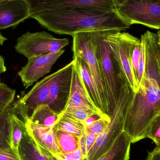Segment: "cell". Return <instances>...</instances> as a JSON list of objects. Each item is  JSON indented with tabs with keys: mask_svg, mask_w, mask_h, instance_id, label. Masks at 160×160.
Returning <instances> with one entry per match:
<instances>
[{
	"mask_svg": "<svg viewBox=\"0 0 160 160\" xmlns=\"http://www.w3.org/2000/svg\"><path fill=\"white\" fill-rule=\"evenodd\" d=\"M59 116L60 115L52 111L48 104H44L38 107L29 119L35 124L53 128Z\"/></svg>",
	"mask_w": 160,
	"mask_h": 160,
	"instance_id": "7402d4cb",
	"label": "cell"
},
{
	"mask_svg": "<svg viewBox=\"0 0 160 160\" xmlns=\"http://www.w3.org/2000/svg\"><path fill=\"white\" fill-rule=\"evenodd\" d=\"M3 1H5V0H0V2H2Z\"/></svg>",
	"mask_w": 160,
	"mask_h": 160,
	"instance_id": "b9f144b4",
	"label": "cell"
},
{
	"mask_svg": "<svg viewBox=\"0 0 160 160\" xmlns=\"http://www.w3.org/2000/svg\"><path fill=\"white\" fill-rule=\"evenodd\" d=\"M104 115L107 114H95L89 117V118H88L85 120L84 123L86 128L87 129L90 128L91 126H92V125H93V123H94L96 120H98L102 116Z\"/></svg>",
	"mask_w": 160,
	"mask_h": 160,
	"instance_id": "836d02e7",
	"label": "cell"
},
{
	"mask_svg": "<svg viewBox=\"0 0 160 160\" xmlns=\"http://www.w3.org/2000/svg\"><path fill=\"white\" fill-rule=\"evenodd\" d=\"M16 91L5 84L0 82V114L4 112L14 102Z\"/></svg>",
	"mask_w": 160,
	"mask_h": 160,
	"instance_id": "d4e9b609",
	"label": "cell"
},
{
	"mask_svg": "<svg viewBox=\"0 0 160 160\" xmlns=\"http://www.w3.org/2000/svg\"><path fill=\"white\" fill-rule=\"evenodd\" d=\"M55 131H62L81 138L84 133L85 127L82 122L62 113L53 127Z\"/></svg>",
	"mask_w": 160,
	"mask_h": 160,
	"instance_id": "44dd1931",
	"label": "cell"
},
{
	"mask_svg": "<svg viewBox=\"0 0 160 160\" xmlns=\"http://www.w3.org/2000/svg\"><path fill=\"white\" fill-rule=\"evenodd\" d=\"M141 42L140 39L136 42L133 48H132L131 52V64L133 71V75L138 85V68H139V61L141 55Z\"/></svg>",
	"mask_w": 160,
	"mask_h": 160,
	"instance_id": "f1b7e54d",
	"label": "cell"
},
{
	"mask_svg": "<svg viewBox=\"0 0 160 160\" xmlns=\"http://www.w3.org/2000/svg\"><path fill=\"white\" fill-rule=\"evenodd\" d=\"M64 113L80 122L84 123L85 120L89 117L95 114L103 115L105 114L87 108H80L69 109L63 112Z\"/></svg>",
	"mask_w": 160,
	"mask_h": 160,
	"instance_id": "484cf974",
	"label": "cell"
},
{
	"mask_svg": "<svg viewBox=\"0 0 160 160\" xmlns=\"http://www.w3.org/2000/svg\"><path fill=\"white\" fill-rule=\"evenodd\" d=\"M98 135L85 129L83 135L80 138L79 147L83 156L86 158L90 149L95 144Z\"/></svg>",
	"mask_w": 160,
	"mask_h": 160,
	"instance_id": "4316f807",
	"label": "cell"
},
{
	"mask_svg": "<svg viewBox=\"0 0 160 160\" xmlns=\"http://www.w3.org/2000/svg\"><path fill=\"white\" fill-rule=\"evenodd\" d=\"M110 116L108 115L102 116L93 123L90 128L87 129L98 136L104 130L110 122Z\"/></svg>",
	"mask_w": 160,
	"mask_h": 160,
	"instance_id": "f546056e",
	"label": "cell"
},
{
	"mask_svg": "<svg viewBox=\"0 0 160 160\" xmlns=\"http://www.w3.org/2000/svg\"><path fill=\"white\" fill-rule=\"evenodd\" d=\"M146 160H160V147H157L152 151L148 152Z\"/></svg>",
	"mask_w": 160,
	"mask_h": 160,
	"instance_id": "d6a6232c",
	"label": "cell"
},
{
	"mask_svg": "<svg viewBox=\"0 0 160 160\" xmlns=\"http://www.w3.org/2000/svg\"><path fill=\"white\" fill-rule=\"evenodd\" d=\"M18 156L21 160H58L37 142L28 129L20 144Z\"/></svg>",
	"mask_w": 160,
	"mask_h": 160,
	"instance_id": "e0dca14e",
	"label": "cell"
},
{
	"mask_svg": "<svg viewBox=\"0 0 160 160\" xmlns=\"http://www.w3.org/2000/svg\"><path fill=\"white\" fill-rule=\"evenodd\" d=\"M73 37V56H79L88 66L96 82L106 113L108 115L105 86L101 71L91 42L90 31L76 33Z\"/></svg>",
	"mask_w": 160,
	"mask_h": 160,
	"instance_id": "ba28073f",
	"label": "cell"
},
{
	"mask_svg": "<svg viewBox=\"0 0 160 160\" xmlns=\"http://www.w3.org/2000/svg\"><path fill=\"white\" fill-rule=\"evenodd\" d=\"M27 131L25 122L13 110L9 115V143L10 148L18 155L20 144Z\"/></svg>",
	"mask_w": 160,
	"mask_h": 160,
	"instance_id": "ffe728a7",
	"label": "cell"
},
{
	"mask_svg": "<svg viewBox=\"0 0 160 160\" xmlns=\"http://www.w3.org/2000/svg\"><path fill=\"white\" fill-rule=\"evenodd\" d=\"M141 42V55L138 68V84L140 85L143 77L145 67V45L142 38H140Z\"/></svg>",
	"mask_w": 160,
	"mask_h": 160,
	"instance_id": "4dcf8cb0",
	"label": "cell"
},
{
	"mask_svg": "<svg viewBox=\"0 0 160 160\" xmlns=\"http://www.w3.org/2000/svg\"><path fill=\"white\" fill-rule=\"evenodd\" d=\"M24 122L27 129L37 142L54 158H59L62 152L57 141L56 131L53 128L35 124L30 119Z\"/></svg>",
	"mask_w": 160,
	"mask_h": 160,
	"instance_id": "2e32d148",
	"label": "cell"
},
{
	"mask_svg": "<svg viewBox=\"0 0 160 160\" xmlns=\"http://www.w3.org/2000/svg\"><path fill=\"white\" fill-rule=\"evenodd\" d=\"M105 39L112 54L134 92L139 85L134 78L131 64V52L138 39L131 34L114 30L106 31Z\"/></svg>",
	"mask_w": 160,
	"mask_h": 160,
	"instance_id": "5b68a950",
	"label": "cell"
},
{
	"mask_svg": "<svg viewBox=\"0 0 160 160\" xmlns=\"http://www.w3.org/2000/svg\"><path fill=\"white\" fill-rule=\"evenodd\" d=\"M29 18L30 8L25 0L0 2V30L16 27Z\"/></svg>",
	"mask_w": 160,
	"mask_h": 160,
	"instance_id": "5bb4252c",
	"label": "cell"
},
{
	"mask_svg": "<svg viewBox=\"0 0 160 160\" xmlns=\"http://www.w3.org/2000/svg\"><path fill=\"white\" fill-rule=\"evenodd\" d=\"M44 28L58 34L98 30L124 31L130 28L115 10L70 8L44 11L32 16Z\"/></svg>",
	"mask_w": 160,
	"mask_h": 160,
	"instance_id": "6da1fadb",
	"label": "cell"
},
{
	"mask_svg": "<svg viewBox=\"0 0 160 160\" xmlns=\"http://www.w3.org/2000/svg\"><path fill=\"white\" fill-rule=\"evenodd\" d=\"M52 76L51 74L38 82L28 93L13 102L16 112L23 121L30 119L39 106L47 104L50 82Z\"/></svg>",
	"mask_w": 160,
	"mask_h": 160,
	"instance_id": "8fae6325",
	"label": "cell"
},
{
	"mask_svg": "<svg viewBox=\"0 0 160 160\" xmlns=\"http://www.w3.org/2000/svg\"><path fill=\"white\" fill-rule=\"evenodd\" d=\"M6 67L5 63V60L3 57L0 55V82H1V76L2 74L6 71Z\"/></svg>",
	"mask_w": 160,
	"mask_h": 160,
	"instance_id": "d590c367",
	"label": "cell"
},
{
	"mask_svg": "<svg viewBox=\"0 0 160 160\" xmlns=\"http://www.w3.org/2000/svg\"><path fill=\"white\" fill-rule=\"evenodd\" d=\"M116 10L129 26L140 24L160 30V0H127Z\"/></svg>",
	"mask_w": 160,
	"mask_h": 160,
	"instance_id": "8992f818",
	"label": "cell"
},
{
	"mask_svg": "<svg viewBox=\"0 0 160 160\" xmlns=\"http://www.w3.org/2000/svg\"><path fill=\"white\" fill-rule=\"evenodd\" d=\"M114 1H115L116 3L117 6V8L119 6L122 5V4H123L124 2H126L127 0H114Z\"/></svg>",
	"mask_w": 160,
	"mask_h": 160,
	"instance_id": "f35d334b",
	"label": "cell"
},
{
	"mask_svg": "<svg viewBox=\"0 0 160 160\" xmlns=\"http://www.w3.org/2000/svg\"><path fill=\"white\" fill-rule=\"evenodd\" d=\"M131 144L129 137L123 131L110 149L97 160H129Z\"/></svg>",
	"mask_w": 160,
	"mask_h": 160,
	"instance_id": "d6986e66",
	"label": "cell"
},
{
	"mask_svg": "<svg viewBox=\"0 0 160 160\" xmlns=\"http://www.w3.org/2000/svg\"><path fill=\"white\" fill-rule=\"evenodd\" d=\"M80 108H87L103 113L96 106L91 99L74 61L70 96L63 112L69 109Z\"/></svg>",
	"mask_w": 160,
	"mask_h": 160,
	"instance_id": "9a60e30c",
	"label": "cell"
},
{
	"mask_svg": "<svg viewBox=\"0 0 160 160\" xmlns=\"http://www.w3.org/2000/svg\"><path fill=\"white\" fill-rule=\"evenodd\" d=\"M160 113V88L156 82L143 79L125 118L124 131L131 143L145 139L153 119Z\"/></svg>",
	"mask_w": 160,
	"mask_h": 160,
	"instance_id": "7a4b0ae2",
	"label": "cell"
},
{
	"mask_svg": "<svg viewBox=\"0 0 160 160\" xmlns=\"http://www.w3.org/2000/svg\"><path fill=\"white\" fill-rule=\"evenodd\" d=\"M74 61L52 74L47 104L58 114L63 112L68 103L71 91Z\"/></svg>",
	"mask_w": 160,
	"mask_h": 160,
	"instance_id": "9c48e42d",
	"label": "cell"
},
{
	"mask_svg": "<svg viewBox=\"0 0 160 160\" xmlns=\"http://www.w3.org/2000/svg\"><path fill=\"white\" fill-rule=\"evenodd\" d=\"M55 131L57 141L62 154L72 153L79 147L80 138L78 137L62 131Z\"/></svg>",
	"mask_w": 160,
	"mask_h": 160,
	"instance_id": "603a6c76",
	"label": "cell"
},
{
	"mask_svg": "<svg viewBox=\"0 0 160 160\" xmlns=\"http://www.w3.org/2000/svg\"><path fill=\"white\" fill-rule=\"evenodd\" d=\"M75 65L93 101L97 107L103 113L107 114L102 105L96 82L91 74V71L86 62L79 56H73Z\"/></svg>",
	"mask_w": 160,
	"mask_h": 160,
	"instance_id": "ac0fdd59",
	"label": "cell"
},
{
	"mask_svg": "<svg viewBox=\"0 0 160 160\" xmlns=\"http://www.w3.org/2000/svg\"><path fill=\"white\" fill-rule=\"evenodd\" d=\"M30 8V18L44 11L70 8H90L99 10L116 9L114 0H25Z\"/></svg>",
	"mask_w": 160,
	"mask_h": 160,
	"instance_id": "30bf717a",
	"label": "cell"
},
{
	"mask_svg": "<svg viewBox=\"0 0 160 160\" xmlns=\"http://www.w3.org/2000/svg\"><path fill=\"white\" fill-rule=\"evenodd\" d=\"M140 1H158L159 0H140Z\"/></svg>",
	"mask_w": 160,
	"mask_h": 160,
	"instance_id": "60d3db41",
	"label": "cell"
},
{
	"mask_svg": "<svg viewBox=\"0 0 160 160\" xmlns=\"http://www.w3.org/2000/svg\"><path fill=\"white\" fill-rule=\"evenodd\" d=\"M64 50L45 53L28 58L27 64L18 73L25 88H28L48 73Z\"/></svg>",
	"mask_w": 160,
	"mask_h": 160,
	"instance_id": "7c38bea8",
	"label": "cell"
},
{
	"mask_svg": "<svg viewBox=\"0 0 160 160\" xmlns=\"http://www.w3.org/2000/svg\"><path fill=\"white\" fill-rule=\"evenodd\" d=\"M73 160H83V156L82 153L81 151L80 147H79L77 150L72 152Z\"/></svg>",
	"mask_w": 160,
	"mask_h": 160,
	"instance_id": "e575fe53",
	"label": "cell"
},
{
	"mask_svg": "<svg viewBox=\"0 0 160 160\" xmlns=\"http://www.w3.org/2000/svg\"><path fill=\"white\" fill-rule=\"evenodd\" d=\"M0 160H21L18 155L11 148L0 149Z\"/></svg>",
	"mask_w": 160,
	"mask_h": 160,
	"instance_id": "1f68e13d",
	"label": "cell"
},
{
	"mask_svg": "<svg viewBox=\"0 0 160 160\" xmlns=\"http://www.w3.org/2000/svg\"><path fill=\"white\" fill-rule=\"evenodd\" d=\"M134 92L125 96L120 101L114 112L110 116V121L104 130L98 135L93 146L86 158L97 160L107 152L118 137L124 131L125 118L133 99Z\"/></svg>",
	"mask_w": 160,
	"mask_h": 160,
	"instance_id": "277c9868",
	"label": "cell"
},
{
	"mask_svg": "<svg viewBox=\"0 0 160 160\" xmlns=\"http://www.w3.org/2000/svg\"><path fill=\"white\" fill-rule=\"evenodd\" d=\"M68 38H57L46 32H27L17 39L15 50L28 59L45 53L56 52L69 44Z\"/></svg>",
	"mask_w": 160,
	"mask_h": 160,
	"instance_id": "52a82bcc",
	"label": "cell"
},
{
	"mask_svg": "<svg viewBox=\"0 0 160 160\" xmlns=\"http://www.w3.org/2000/svg\"><path fill=\"white\" fill-rule=\"evenodd\" d=\"M141 38L145 45V67L142 80L155 81L160 88V46L158 35L147 31Z\"/></svg>",
	"mask_w": 160,
	"mask_h": 160,
	"instance_id": "4fadbf2b",
	"label": "cell"
},
{
	"mask_svg": "<svg viewBox=\"0 0 160 160\" xmlns=\"http://www.w3.org/2000/svg\"><path fill=\"white\" fill-rule=\"evenodd\" d=\"M157 35L158 37V39L159 43L160 46V30H159L158 31V33H157Z\"/></svg>",
	"mask_w": 160,
	"mask_h": 160,
	"instance_id": "ab89813d",
	"label": "cell"
},
{
	"mask_svg": "<svg viewBox=\"0 0 160 160\" xmlns=\"http://www.w3.org/2000/svg\"><path fill=\"white\" fill-rule=\"evenodd\" d=\"M58 160H73L72 153L68 154H62V153L60 158Z\"/></svg>",
	"mask_w": 160,
	"mask_h": 160,
	"instance_id": "8d00e7d4",
	"label": "cell"
},
{
	"mask_svg": "<svg viewBox=\"0 0 160 160\" xmlns=\"http://www.w3.org/2000/svg\"><path fill=\"white\" fill-rule=\"evenodd\" d=\"M12 110L13 103L0 114V149L11 148L9 143V115Z\"/></svg>",
	"mask_w": 160,
	"mask_h": 160,
	"instance_id": "cb8c5ba5",
	"label": "cell"
},
{
	"mask_svg": "<svg viewBox=\"0 0 160 160\" xmlns=\"http://www.w3.org/2000/svg\"><path fill=\"white\" fill-rule=\"evenodd\" d=\"M7 39V38L4 37L0 32V46L3 45L4 43L5 42Z\"/></svg>",
	"mask_w": 160,
	"mask_h": 160,
	"instance_id": "74e56055",
	"label": "cell"
},
{
	"mask_svg": "<svg viewBox=\"0 0 160 160\" xmlns=\"http://www.w3.org/2000/svg\"><path fill=\"white\" fill-rule=\"evenodd\" d=\"M106 31L90 32L92 46L104 81L108 114L110 116L121 100L134 91L112 54L105 39Z\"/></svg>",
	"mask_w": 160,
	"mask_h": 160,
	"instance_id": "3957f363",
	"label": "cell"
},
{
	"mask_svg": "<svg viewBox=\"0 0 160 160\" xmlns=\"http://www.w3.org/2000/svg\"><path fill=\"white\" fill-rule=\"evenodd\" d=\"M145 138L151 139L157 147H160V113L148 127Z\"/></svg>",
	"mask_w": 160,
	"mask_h": 160,
	"instance_id": "83f0119b",
	"label": "cell"
}]
</instances>
